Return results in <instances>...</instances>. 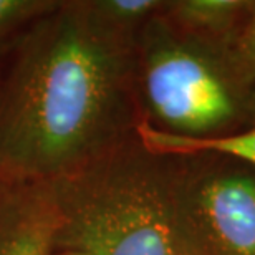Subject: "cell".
Returning <instances> with one entry per match:
<instances>
[{
  "label": "cell",
  "instance_id": "1",
  "mask_svg": "<svg viewBox=\"0 0 255 255\" xmlns=\"http://www.w3.org/2000/svg\"><path fill=\"white\" fill-rule=\"evenodd\" d=\"M134 43L58 0L0 53V181L55 182L136 134Z\"/></svg>",
  "mask_w": 255,
  "mask_h": 255
},
{
  "label": "cell",
  "instance_id": "2",
  "mask_svg": "<svg viewBox=\"0 0 255 255\" xmlns=\"http://www.w3.org/2000/svg\"><path fill=\"white\" fill-rule=\"evenodd\" d=\"M181 156L136 134L73 174L50 182L58 214L55 252L182 255L177 224Z\"/></svg>",
  "mask_w": 255,
  "mask_h": 255
},
{
  "label": "cell",
  "instance_id": "3",
  "mask_svg": "<svg viewBox=\"0 0 255 255\" xmlns=\"http://www.w3.org/2000/svg\"><path fill=\"white\" fill-rule=\"evenodd\" d=\"M141 123L186 139H212L255 125V100L232 50L182 35L161 18L134 43Z\"/></svg>",
  "mask_w": 255,
  "mask_h": 255
},
{
  "label": "cell",
  "instance_id": "4",
  "mask_svg": "<svg viewBox=\"0 0 255 255\" xmlns=\"http://www.w3.org/2000/svg\"><path fill=\"white\" fill-rule=\"evenodd\" d=\"M182 254L255 255V169L219 154L181 156Z\"/></svg>",
  "mask_w": 255,
  "mask_h": 255
},
{
  "label": "cell",
  "instance_id": "5",
  "mask_svg": "<svg viewBox=\"0 0 255 255\" xmlns=\"http://www.w3.org/2000/svg\"><path fill=\"white\" fill-rule=\"evenodd\" d=\"M57 227L50 182L0 181V255H53Z\"/></svg>",
  "mask_w": 255,
  "mask_h": 255
},
{
  "label": "cell",
  "instance_id": "6",
  "mask_svg": "<svg viewBox=\"0 0 255 255\" xmlns=\"http://www.w3.org/2000/svg\"><path fill=\"white\" fill-rule=\"evenodd\" d=\"M252 0H166L161 18L199 42L232 48Z\"/></svg>",
  "mask_w": 255,
  "mask_h": 255
},
{
  "label": "cell",
  "instance_id": "7",
  "mask_svg": "<svg viewBox=\"0 0 255 255\" xmlns=\"http://www.w3.org/2000/svg\"><path fill=\"white\" fill-rule=\"evenodd\" d=\"M136 136L149 149L171 156L219 154L251 166L255 169V125L241 132L212 137V139H186L166 134L154 128L141 123L136 128Z\"/></svg>",
  "mask_w": 255,
  "mask_h": 255
},
{
  "label": "cell",
  "instance_id": "8",
  "mask_svg": "<svg viewBox=\"0 0 255 255\" xmlns=\"http://www.w3.org/2000/svg\"><path fill=\"white\" fill-rule=\"evenodd\" d=\"M98 22L126 40L136 42L139 33L164 8L166 0H85Z\"/></svg>",
  "mask_w": 255,
  "mask_h": 255
},
{
  "label": "cell",
  "instance_id": "9",
  "mask_svg": "<svg viewBox=\"0 0 255 255\" xmlns=\"http://www.w3.org/2000/svg\"><path fill=\"white\" fill-rule=\"evenodd\" d=\"M58 0H0V53Z\"/></svg>",
  "mask_w": 255,
  "mask_h": 255
},
{
  "label": "cell",
  "instance_id": "10",
  "mask_svg": "<svg viewBox=\"0 0 255 255\" xmlns=\"http://www.w3.org/2000/svg\"><path fill=\"white\" fill-rule=\"evenodd\" d=\"M231 50L239 71L244 76L255 100V0H252L247 17L244 20Z\"/></svg>",
  "mask_w": 255,
  "mask_h": 255
},
{
  "label": "cell",
  "instance_id": "11",
  "mask_svg": "<svg viewBox=\"0 0 255 255\" xmlns=\"http://www.w3.org/2000/svg\"><path fill=\"white\" fill-rule=\"evenodd\" d=\"M53 255H80V254H75V252H55Z\"/></svg>",
  "mask_w": 255,
  "mask_h": 255
},
{
  "label": "cell",
  "instance_id": "12",
  "mask_svg": "<svg viewBox=\"0 0 255 255\" xmlns=\"http://www.w3.org/2000/svg\"><path fill=\"white\" fill-rule=\"evenodd\" d=\"M182 255H187V254H182Z\"/></svg>",
  "mask_w": 255,
  "mask_h": 255
}]
</instances>
